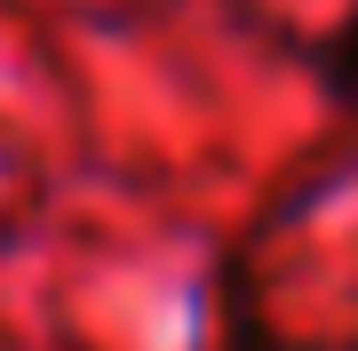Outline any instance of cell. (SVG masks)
I'll use <instances>...</instances> for the list:
<instances>
[{
    "mask_svg": "<svg viewBox=\"0 0 358 351\" xmlns=\"http://www.w3.org/2000/svg\"><path fill=\"white\" fill-rule=\"evenodd\" d=\"M310 72H319V96L358 128V0L334 16V32L319 40V56H310Z\"/></svg>",
    "mask_w": 358,
    "mask_h": 351,
    "instance_id": "1",
    "label": "cell"
}]
</instances>
